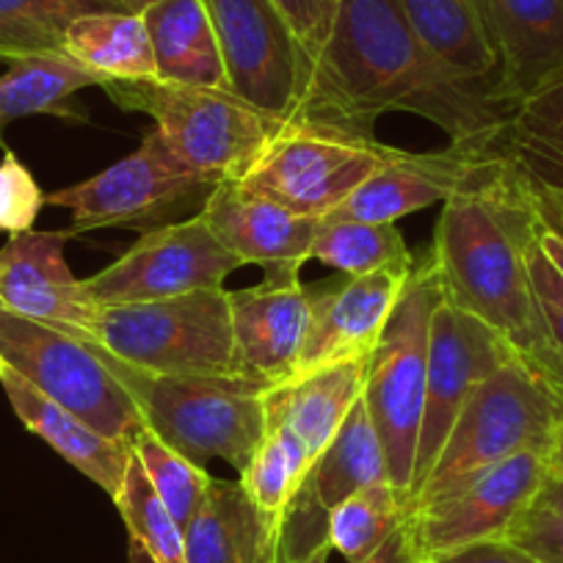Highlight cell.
<instances>
[{
  "label": "cell",
  "mask_w": 563,
  "mask_h": 563,
  "mask_svg": "<svg viewBox=\"0 0 563 563\" xmlns=\"http://www.w3.org/2000/svg\"><path fill=\"white\" fill-rule=\"evenodd\" d=\"M404 111L442 128L451 144H500L514 108L453 78L417 40L398 0H338L307 117L373 130Z\"/></svg>",
  "instance_id": "1"
},
{
  "label": "cell",
  "mask_w": 563,
  "mask_h": 563,
  "mask_svg": "<svg viewBox=\"0 0 563 563\" xmlns=\"http://www.w3.org/2000/svg\"><path fill=\"white\" fill-rule=\"evenodd\" d=\"M539 224V199L500 147L442 202L429 257L442 296L503 334L544 378V338L528 268Z\"/></svg>",
  "instance_id": "2"
},
{
  "label": "cell",
  "mask_w": 563,
  "mask_h": 563,
  "mask_svg": "<svg viewBox=\"0 0 563 563\" xmlns=\"http://www.w3.org/2000/svg\"><path fill=\"white\" fill-rule=\"evenodd\" d=\"M113 362L144 429L202 467L219 459L243 473L268 426L265 398L274 384L241 373L153 376Z\"/></svg>",
  "instance_id": "3"
},
{
  "label": "cell",
  "mask_w": 563,
  "mask_h": 563,
  "mask_svg": "<svg viewBox=\"0 0 563 563\" xmlns=\"http://www.w3.org/2000/svg\"><path fill=\"white\" fill-rule=\"evenodd\" d=\"M563 429V395L511 360L486 376L459 411L451 434L409 503V511L442 500L473 475L525 451L547 453Z\"/></svg>",
  "instance_id": "4"
},
{
  "label": "cell",
  "mask_w": 563,
  "mask_h": 563,
  "mask_svg": "<svg viewBox=\"0 0 563 563\" xmlns=\"http://www.w3.org/2000/svg\"><path fill=\"white\" fill-rule=\"evenodd\" d=\"M440 301V276L426 254L417 260L409 285L365 362L362 400L382 445L387 481L406 497V503L411 497L417 440L426 406L431 318Z\"/></svg>",
  "instance_id": "5"
},
{
  "label": "cell",
  "mask_w": 563,
  "mask_h": 563,
  "mask_svg": "<svg viewBox=\"0 0 563 563\" xmlns=\"http://www.w3.org/2000/svg\"><path fill=\"white\" fill-rule=\"evenodd\" d=\"M102 89L122 111L153 119L172 153L213 183L238 180L288 122L216 86L106 80Z\"/></svg>",
  "instance_id": "6"
},
{
  "label": "cell",
  "mask_w": 563,
  "mask_h": 563,
  "mask_svg": "<svg viewBox=\"0 0 563 563\" xmlns=\"http://www.w3.org/2000/svg\"><path fill=\"white\" fill-rule=\"evenodd\" d=\"M404 150L373 130L327 119H288L235 183L241 191L271 199L299 216L327 219L367 177Z\"/></svg>",
  "instance_id": "7"
},
{
  "label": "cell",
  "mask_w": 563,
  "mask_h": 563,
  "mask_svg": "<svg viewBox=\"0 0 563 563\" xmlns=\"http://www.w3.org/2000/svg\"><path fill=\"white\" fill-rule=\"evenodd\" d=\"M91 343L153 376L238 373L230 290L224 288L100 307Z\"/></svg>",
  "instance_id": "8"
},
{
  "label": "cell",
  "mask_w": 563,
  "mask_h": 563,
  "mask_svg": "<svg viewBox=\"0 0 563 563\" xmlns=\"http://www.w3.org/2000/svg\"><path fill=\"white\" fill-rule=\"evenodd\" d=\"M0 360L108 440L133 442L144 431L117 362L91 340L0 307Z\"/></svg>",
  "instance_id": "9"
},
{
  "label": "cell",
  "mask_w": 563,
  "mask_h": 563,
  "mask_svg": "<svg viewBox=\"0 0 563 563\" xmlns=\"http://www.w3.org/2000/svg\"><path fill=\"white\" fill-rule=\"evenodd\" d=\"M216 186L219 183L183 164L164 135L153 130L128 158L117 161L78 186L47 194L45 202L69 210L78 235L100 227L150 232L172 224L175 216L191 213L194 205L202 210L205 199Z\"/></svg>",
  "instance_id": "10"
},
{
  "label": "cell",
  "mask_w": 563,
  "mask_h": 563,
  "mask_svg": "<svg viewBox=\"0 0 563 563\" xmlns=\"http://www.w3.org/2000/svg\"><path fill=\"white\" fill-rule=\"evenodd\" d=\"M241 260L216 238L202 213L141 232L139 241L108 268L84 279L100 307L172 299L194 290L224 288Z\"/></svg>",
  "instance_id": "11"
},
{
  "label": "cell",
  "mask_w": 563,
  "mask_h": 563,
  "mask_svg": "<svg viewBox=\"0 0 563 563\" xmlns=\"http://www.w3.org/2000/svg\"><path fill=\"white\" fill-rule=\"evenodd\" d=\"M227 69V86L282 119L307 117L310 67L271 0H205Z\"/></svg>",
  "instance_id": "12"
},
{
  "label": "cell",
  "mask_w": 563,
  "mask_h": 563,
  "mask_svg": "<svg viewBox=\"0 0 563 563\" xmlns=\"http://www.w3.org/2000/svg\"><path fill=\"white\" fill-rule=\"evenodd\" d=\"M511 360L519 356L503 334L486 327L481 318L459 310L442 296L431 318L429 376H426V406H422L420 440H417L411 497L434 467L453 422L473 389Z\"/></svg>",
  "instance_id": "13"
},
{
  "label": "cell",
  "mask_w": 563,
  "mask_h": 563,
  "mask_svg": "<svg viewBox=\"0 0 563 563\" xmlns=\"http://www.w3.org/2000/svg\"><path fill=\"white\" fill-rule=\"evenodd\" d=\"M547 478L544 453L525 451L464 481L442 500L409 511L426 555L503 539L519 514L533 506Z\"/></svg>",
  "instance_id": "14"
},
{
  "label": "cell",
  "mask_w": 563,
  "mask_h": 563,
  "mask_svg": "<svg viewBox=\"0 0 563 563\" xmlns=\"http://www.w3.org/2000/svg\"><path fill=\"white\" fill-rule=\"evenodd\" d=\"M387 481L384 453L367 417L365 400L351 409L332 445L310 464L279 522V563H296L329 544L334 508L362 486Z\"/></svg>",
  "instance_id": "15"
},
{
  "label": "cell",
  "mask_w": 563,
  "mask_h": 563,
  "mask_svg": "<svg viewBox=\"0 0 563 563\" xmlns=\"http://www.w3.org/2000/svg\"><path fill=\"white\" fill-rule=\"evenodd\" d=\"M415 265L417 257L365 276L343 274L338 279L310 285L312 321L294 376L334 362L367 360L409 285Z\"/></svg>",
  "instance_id": "16"
},
{
  "label": "cell",
  "mask_w": 563,
  "mask_h": 563,
  "mask_svg": "<svg viewBox=\"0 0 563 563\" xmlns=\"http://www.w3.org/2000/svg\"><path fill=\"white\" fill-rule=\"evenodd\" d=\"M75 235L78 230L69 227L9 238L0 249V307L91 340L100 305H95L84 279L69 271L64 257V246Z\"/></svg>",
  "instance_id": "17"
},
{
  "label": "cell",
  "mask_w": 563,
  "mask_h": 563,
  "mask_svg": "<svg viewBox=\"0 0 563 563\" xmlns=\"http://www.w3.org/2000/svg\"><path fill=\"white\" fill-rule=\"evenodd\" d=\"M235 371L279 384L294 376L312 321V290L299 268L265 271L254 288L230 290Z\"/></svg>",
  "instance_id": "18"
},
{
  "label": "cell",
  "mask_w": 563,
  "mask_h": 563,
  "mask_svg": "<svg viewBox=\"0 0 563 563\" xmlns=\"http://www.w3.org/2000/svg\"><path fill=\"white\" fill-rule=\"evenodd\" d=\"M495 150H500V144H492V147L451 144L442 153H406L404 150L384 169L367 177L327 219L398 224L404 216L451 199Z\"/></svg>",
  "instance_id": "19"
},
{
  "label": "cell",
  "mask_w": 563,
  "mask_h": 563,
  "mask_svg": "<svg viewBox=\"0 0 563 563\" xmlns=\"http://www.w3.org/2000/svg\"><path fill=\"white\" fill-rule=\"evenodd\" d=\"M199 213L243 265H260L263 271L305 268L321 227V219L241 191L232 180L219 183Z\"/></svg>",
  "instance_id": "20"
},
{
  "label": "cell",
  "mask_w": 563,
  "mask_h": 563,
  "mask_svg": "<svg viewBox=\"0 0 563 563\" xmlns=\"http://www.w3.org/2000/svg\"><path fill=\"white\" fill-rule=\"evenodd\" d=\"M500 75L495 97L508 108L563 78V0H489Z\"/></svg>",
  "instance_id": "21"
},
{
  "label": "cell",
  "mask_w": 563,
  "mask_h": 563,
  "mask_svg": "<svg viewBox=\"0 0 563 563\" xmlns=\"http://www.w3.org/2000/svg\"><path fill=\"white\" fill-rule=\"evenodd\" d=\"M0 387L7 393L14 415L20 417V422L31 434L47 442L64 462L73 464L95 486H100L111 500L117 497L124 470L133 456L130 442L108 440V437L97 434L78 415L42 395L34 384L25 382L3 360H0Z\"/></svg>",
  "instance_id": "22"
},
{
  "label": "cell",
  "mask_w": 563,
  "mask_h": 563,
  "mask_svg": "<svg viewBox=\"0 0 563 563\" xmlns=\"http://www.w3.org/2000/svg\"><path fill=\"white\" fill-rule=\"evenodd\" d=\"M398 7L417 40L453 78L495 95L500 56L489 0H398Z\"/></svg>",
  "instance_id": "23"
},
{
  "label": "cell",
  "mask_w": 563,
  "mask_h": 563,
  "mask_svg": "<svg viewBox=\"0 0 563 563\" xmlns=\"http://www.w3.org/2000/svg\"><path fill=\"white\" fill-rule=\"evenodd\" d=\"M365 362L367 360L334 362V365L299 373L271 387L265 411L299 437L310 462H316L332 445L343 422L349 420L351 409L360 404L362 387H365Z\"/></svg>",
  "instance_id": "24"
},
{
  "label": "cell",
  "mask_w": 563,
  "mask_h": 563,
  "mask_svg": "<svg viewBox=\"0 0 563 563\" xmlns=\"http://www.w3.org/2000/svg\"><path fill=\"white\" fill-rule=\"evenodd\" d=\"M186 563H279V528L238 481L216 478L186 528Z\"/></svg>",
  "instance_id": "25"
},
{
  "label": "cell",
  "mask_w": 563,
  "mask_h": 563,
  "mask_svg": "<svg viewBox=\"0 0 563 563\" xmlns=\"http://www.w3.org/2000/svg\"><path fill=\"white\" fill-rule=\"evenodd\" d=\"M141 18L153 42L158 80L230 89L205 0H158Z\"/></svg>",
  "instance_id": "26"
},
{
  "label": "cell",
  "mask_w": 563,
  "mask_h": 563,
  "mask_svg": "<svg viewBox=\"0 0 563 563\" xmlns=\"http://www.w3.org/2000/svg\"><path fill=\"white\" fill-rule=\"evenodd\" d=\"M106 80L64 51L29 53L9 62V69L0 75V141L3 130L14 119L53 113V117L84 119L73 111L69 100L78 91L100 86Z\"/></svg>",
  "instance_id": "27"
},
{
  "label": "cell",
  "mask_w": 563,
  "mask_h": 563,
  "mask_svg": "<svg viewBox=\"0 0 563 563\" xmlns=\"http://www.w3.org/2000/svg\"><path fill=\"white\" fill-rule=\"evenodd\" d=\"M64 53L102 80H158L147 23L133 12H89L64 31Z\"/></svg>",
  "instance_id": "28"
},
{
  "label": "cell",
  "mask_w": 563,
  "mask_h": 563,
  "mask_svg": "<svg viewBox=\"0 0 563 563\" xmlns=\"http://www.w3.org/2000/svg\"><path fill=\"white\" fill-rule=\"evenodd\" d=\"M500 147L539 197L563 199V78L514 108Z\"/></svg>",
  "instance_id": "29"
},
{
  "label": "cell",
  "mask_w": 563,
  "mask_h": 563,
  "mask_svg": "<svg viewBox=\"0 0 563 563\" xmlns=\"http://www.w3.org/2000/svg\"><path fill=\"white\" fill-rule=\"evenodd\" d=\"M310 464L312 462L299 437L282 420L268 417L263 440H260L257 451L252 453L243 473L238 475V484L243 486L249 500L279 528L282 514L299 489Z\"/></svg>",
  "instance_id": "30"
},
{
  "label": "cell",
  "mask_w": 563,
  "mask_h": 563,
  "mask_svg": "<svg viewBox=\"0 0 563 563\" xmlns=\"http://www.w3.org/2000/svg\"><path fill=\"white\" fill-rule=\"evenodd\" d=\"M409 517V503L389 481L362 486L329 517L327 539L345 563H365Z\"/></svg>",
  "instance_id": "31"
},
{
  "label": "cell",
  "mask_w": 563,
  "mask_h": 563,
  "mask_svg": "<svg viewBox=\"0 0 563 563\" xmlns=\"http://www.w3.org/2000/svg\"><path fill=\"white\" fill-rule=\"evenodd\" d=\"M117 0H0V58L64 51V31L89 12H119Z\"/></svg>",
  "instance_id": "32"
},
{
  "label": "cell",
  "mask_w": 563,
  "mask_h": 563,
  "mask_svg": "<svg viewBox=\"0 0 563 563\" xmlns=\"http://www.w3.org/2000/svg\"><path fill=\"white\" fill-rule=\"evenodd\" d=\"M312 260L338 268L340 274L365 276L387 265L411 263L415 254L406 246L398 224L321 219L312 243Z\"/></svg>",
  "instance_id": "33"
},
{
  "label": "cell",
  "mask_w": 563,
  "mask_h": 563,
  "mask_svg": "<svg viewBox=\"0 0 563 563\" xmlns=\"http://www.w3.org/2000/svg\"><path fill=\"white\" fill-rule=\"evenodd\" d=\"M113 506L119 508L130 544L141 547L153 563H186V530L150 484L139 459L130 456Z\"/></svg>",
  "instance_id": "34"
},
{
  "label": "cell",
  "mask_w": 563,
  "mask_h": 563,
  "mask_svg": "<svg viewBox=\"0 0 563 563\" xmlns=\"http://www.w3.org/2000/svg\"><path fill=\"white\" fill-rule=\"evenodd\" d=\"M130 448H133V456L139 459V464L147 473L153 489L158 492L161 500L166 503V508L175 514L180 528L186 530L199 514V508L205 506V500H208L210 486L216 481L213 475L202 464L177 453L175 448L166 445L164 440H158L147 429L133 437Z\"/></svg>",
  "instance_id": "35"
},
{
  "label": "cell",
  "mask_w": 563,
  "mask_h": 563,
  "mask_svg": "<svg viewBox=\"0 0 563 563\" xmlns=\"http://www.w3.org/2000/svg\"><path fill=\"white\" fill-rule=\"evenodd\" d=\"M528 268L544 338V378L563 395V279L547 263L539 243L530 246Z\"/></svg>",
  "instance_id": "36"
},
{
  "label": "cell",
  "mask_w": 563,
  "mask_h": 563,
  "mask_svg": "<svg viewBox=\"0 0 563 563\" xmlns=\"http://www.w3.org/2000/svg\"><path fill=\"white\" fill-rule=\"evenodd\" d=\"M47 194L29 172V166L7 150L0 158V232L23 235L34 230L36 216L45 208Z\"/></svg>",
  "instance_id": "37"
},
{
  "label": "cell",
  "mask_w": 563,
  "mask_h": 563,
  "mask_svg": "<svg viewBox=\"0 0 563 563\" xmlns=\"http://www.w3.org/2000/svg\"><path fill=\"white\" fill-rule=\"evenodd\" d=\"M276 12L282 14L288 31L294 34L296 45H299L301 56H305L307 67H310V78L316 84V69L321 64L327 42L334 29V14H338V0H271ZM312 97V86H310ZM310 111V108H307Z\"/></svg>",
  "instance_id": "38"
},
{
  "label": "cell",
  "mask_w": 563,
  "mask_h": 563,
  "mask_svg": "<svg viewBox=\"0 0 563 563\" xmlns=\"http://www.w3.org/2000/svg\"><path fill=\"white\" fill-rule=\"evenodd\" d=\"M511 544L533 555L541 563H563V514L530 506L514 519L506 536Z\"/></svg>",
  "instance_id": "39"
},
{
  "label": "cell",
  "mask_w": 563,
  "mask_h": 563,
  "mask_svg": "<svg viewBox=\"0 0 563 563\" xmlns=\"http://www.w3.org/2000/svg\"><path fill=\"white\" fill-rule=\"evenodd\" d=\"M431 563H541L508 539H486L459 550L431 555Z\"/></svg>",
  "instance_id": "40"
},
{
  "label": "cell",
  "mask_w": 563,
  "mask_h": 563,
  "mask_svg": "<svg viewBox=\"0 0 563 563\" xmlns=\"http://www.w3.org/2000/svg\"><path fill=\"white\" fill-rule=\"evenodd\" d=\"M365 563H431V558L417 541L411 517H406Z\"/></svg>",
  "instance_id": "41"
},
{
  "label": "cell",
  "mask_w": 563,
  "mask_h": 563,
  "mask_svg": "<svg viewBox=\"0 0 563 563\" xmlns=\"http://www.w3.org/2000/svg\"><path fill=\"white\" fill-rule=\"evenodd\" d=\"M541 210V208H539ZM536 243H539L541 254L547 257V263L558 271V276L563 279V230L555 224V221L547 219L541 213V224H539V235H536Z\"/></svg>",
  "instance_id": "42"
},
{
  "label": "cell",
  "mask_w": 563,
  "mask_h": 563,
  "mask_svg": "<svg viewBox=\"0 0 563 563\" xmlns=\"http://www.w3.org/2000/svg\"><path fill=\"white\" fill-rule=\"evenodd\" d=\"M536 508H547V511L563 514V478H550L547 475L544 484H541L539 495L533 500Z\"/></svg>",
  "instance_id": "43"
},
{
  "label": "cell",
  "mask_w": 563,
  "mask_h": 563,
  "mask_svg": "<svg viewBox=\"0 0 563 563\" xmlns=\"http://www.w3.org/2000/svg\"><path fill=\"white\" fill-rule=\"evenodd\" d=\"M544 467L550 478H563V429L558 431L552 445L544 453Z\"/></svg>",
  "instance_id": "44"
},
{
  "label": "cell",
  "mask_w": 563,
  "mask_h": 563,
  "mask_svg": "<svg viewBox=\"0 0 563 563\" xmlns=\"http://www.w3.org/2000/svg\"><path fill=\"white\" fill-rule=\"evenodd\" d=\"M533 194H536V191H533ZM536 199H539V208H541V213H544L547 219H550V221H555V224L561 227V230H563V199L539 197V194H536Z\"/></svg>",
  "instance_id": "45"
},
{
  "label": "cell",
  "mask_w": 563,
  "mask_h": 563,
  "mask_svg": "<svg viewBox=\"0 0 563 563\" xmlns=\"http://www.w3.org/2000/svg\"><path fill=\"white\" fill-rule=\"evenodd\" d=\"M332 544H323V547H318V550H312L310 555L307 558H301V561H296V563H329V555H332Z\"/></svg>",
  "instance_id": "46"
},
{
  "label": "cell",
  "mask_w": 563,
  "mask_h": 563,
  "mask_svg": "<svg viewBox=\"0 0 563 563\" xmlns=\"http://www.w3.org/2000/svg\"><path fill=\"white\" fill-rule=\"evenodd\" d=\"M119 7L124 9V12H133V14H141L144 9H150L153 3H158V0H117Z\"/></svg>",
  "instance_id": "47"
},
{
  "label": "cell",
  "mask_w": 563,
  "mask_h": 563,
  "mask_svg": "<svg viewBox=\"0 0 563 563\" xmlns=\"http://www.w3.org/2000/svg\"><path fill=\"white\" fill-rule=\"evenodd\" d=\"M130 563H153V561H150V555L141 550V547L130 544Z\"/></svg>",
  "instance_id": "48"
}]
</instances>
